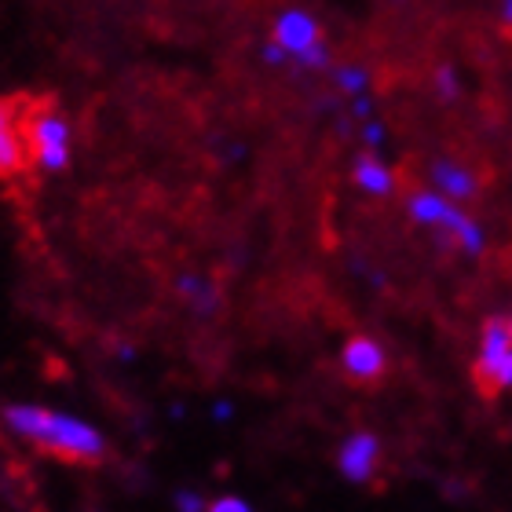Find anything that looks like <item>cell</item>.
<instances>
[{
	"label": "cell",
	"mask_w": 512,
	"mask_h": 512,
	"mask_svg": "<svg viewBox=\"0 0 512 512\" xmlns=\"http://www.w3.org/2000/svg\"><path fill=\"white\" fill-rule=\"evenodd\" d=\"M4 425L15 432L19 439L33 443L44 454H55L63 461H81V465H92L107 454V443L88 421H77L70 414H55V410H44V406L30 403H15L4 410Z\"/></svg>",
	"instance_id": "6da1fadb"
},
{
	"label": "cell",
	"mask_w": 512,
	"mask_h": 512,
	"mask_svg": "<svg viewBox=\"0 0 512 512\" xmlns=\"http://www.w3.org/2000/svg\"><path fill=\"white\" fill-rule=\"evenodd\" d=\"M19 121L33 165H41L44 172H63L66 161H70V125H66V118L55 114L52 103H41V107H26V118Z\"/></svg>",
	"instance_id": "7a4b0ae2"
},
{
	"label": "cell",
	"mask_w": 512,
	"mask_h": 512,
	"mask_svg": "<svg viewBox=\"0 0 512 512\" xmlns=\"http://www.w3.org/2000/svg\"><path fill=\"white\" fill-rule=\"evenodd\" d=\"M472 381L480 395L494 399L505 388H512V322L491 319L483 326V352L472 366Z\"/></svg>",
	"instance_id": "3957f363"
},
{
	"label": "cell",
	"mask_w": 512,
	"mask_h": 512,
	"mask_svg": "<svg viewBox=\"0 0 512 512\" xmlns=\"http://www.w3.org/2000/svg\"><path fill=\"white\" fill-rule=\"evenodd\" d=\"M406 202H410V216H414L417 224L436 227V231H447L458 246L472 249V253L483 246V238H480V231H476V224H472L461 209H454L447 198H439V194H432V191H421V187H410V191H406Z\"/></svg>",
	"instance_id": "277c9868"
},
{
	"label": "cell",
	"mask_w": 512,
	"mask_h": 512,
	"mask_svg": "<svg viewBox=\"0 0 512 512\" xmlns=\"http://www.w3.org/2000/svg\"><path fill=\"white\" fill-rule=\"evenodd\" d=\"M377 454H381L377 439L370 432H355L341 447V472L352 483H366L377 469Z\"/></svg>",
	"instance_id": "5b68a950"
},
{
	"label": "cell",
	"mask_w": 512,
	"mask_h": 512,
	"mask_svg": "<svg viewBox=\"0 0 512 512\" xmlns=\"http://www.w3.org/2000/svg\"><path fill=\"white\" fill-rule=\"evenodd\" d=\"M344 370L352 381H377L384 374V352L381 344L370 341V337H355L344 348Z\"/></svg>",
	"instance_id": "8992f818"
},
{
	"label": "cell",
	"mask_w": 512,
	"mask_h": 512,
	"mask_svg": "<svg viewBox=\"0 0 512 512\" xmlns=\"http://www.w3.org/2000/svg\"><path fill=\"white\" fill-rule=\"evenodd\" d=\"M315 37H319V30L304 15H286L282 26H278V41L286 44L289 52H308L311 44H315Z\"/></svg>",
	"instance_id": "52a82bcc"
},
{
	"label": "cell",
	"mask_w": 512,
	"mask_h": 512,
	"mask_svg": "<svg viewBox=\"0 0 512 512\" xmlns=\"http://www.w3.org/2000/svg\"><path fill=\"white\" fill-rule=\"evenodd\" d=\"M355 180L363 183L366 191H374V194H388V191H392V172L384 169V165H377V161H370V158L359 161V169H355Z\"/></svg>",
	"instance_id": "ba28073f"
},
{
	"label": "cell",
	"mask_w": 512,
	"mask_h": 512,
	"mask_svg": "<svg viewBox=\"0 0 512 512\" xmlns=\"http://www.w3.org/2000/svg\"><path fill=\"white\" fill-rule=\"evenodd\" d=\"M176 512H202V498L194 491H180L176 494Z\"/></svg>",
	"instance_id": "9c48e42d"
},
{
	"label": "cell",
	"mask_w": 512,
	"mask_h": 512,
	"mask_svg": "<svg viewBox=\"0 0 512 512\" xmlns=\"http://www.w3.org/2000/svg\"><path fill=\"white\" fill-rule=\"evenodd\" d=\"M209 512H253L242 498H220V502L209 505Z\"/></svg>",
	"instance_id": "30bf717a"
},
{
	"label": "cell",
	"mask_w": 512,
	"mask_h": 512,
	"mask_svg": "<svg viewBox=\"0 0 512 512\" xmlns=\"http://www.w3.org/2000/svg\"><path fill=\"white\" fill-rule=\"evenodd\" d=\"M15 114H19V103H15V99H0V128L11 125Z\"/></svg>",
	"instance_id": "8fae6325"
},
{
	"label": "cell",
	"mask_w": 512,
	"mask_h": 512,
	"mask_svg": "<svg viewBox=\"0 0 512 512\" xmlns=\"http://www.w3.org/2000/svg\"><path fill=\"white\" fill-rule=\"evenodd\" d=\"M216 417H220V421H224V417H231V406L220 403V406H216Z\"/></svg>",
	"instance_id": "7c38bea8"
},
{
	"label": "cell",
	"mask_w": 512,
	"mask_h": 512,
	"mask_svg": "<svg viewBox=\"0 0 512 512\" xmlns=\"http://www.w3.org/2000/svg\"><path fill=\"white\" fill-rule=\"evenodd\" d=\"M509 322H512V319H509Z\"/></svg>",
	"instance_id": "4fadbf2b"
}]
</instances>
